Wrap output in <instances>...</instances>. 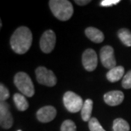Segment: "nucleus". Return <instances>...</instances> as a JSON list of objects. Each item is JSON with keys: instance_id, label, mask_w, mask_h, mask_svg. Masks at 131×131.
<instances>
[{"instance_id": "nucleus-5", "label": "nucleus", "mask_w": 131, "mask_h": 131, "mask_svg": "<svg viewBox=\"0 0 131 131\" xmlns=\"http://www.w3.org/2000/svg\"><path fill=\"white\" fill-rule=\"evenodd\" d=\"M36 78L40 84L53 87L56 84L57 78L54 73L44 67H39L36 69Z\"/></svg>"}, {"instance_id": "nucleus-8", "label": "nucleus", "mask_w": 131, "mask_h": 131, "mask_svg": "<svg viewBox=\"0 0 131 131\" xmlns=\"http://www.w3.org/2000/svg\"><path fill=\"white\" fill-rule=\"evenodd\" d=\"M82 62L84 69L88 72H93L97 67L98 58L96 52L92 49H88L83 52Z\"/></svg>"}, {"instance_id": "nucleus-24", "label": "nucleus", "mask_w": 131, "mask_h": 131, "mask_svg": "<svg viewBox=\"0 0 131 131\" xmlns=\"http://www.w3.org/2000/svg\"><path fill=\"white\" fill-rule=\"evenodd\" d=\"M18 131H21V130H18Z\"/></svg>"}, {"instance_id": "nucleus-15", "label": "nucleus", "mask_w": 131, "mask_h": 131, "mask_svg": "<svg viewBox=\"0 0 131 131\" xmlns=\"http://www.w3.org/2000/svg\"><path fill=\"white\" fill-rule=\"evenodd\" d=\"M13 100H14V102H15V106H16V108L19 110L20 112H24L29 107L28 101H27V99H26L25 95H23L22 94H19V93L15 94Z\"/></svg>"}, {"instance_id": "nucleus-18", "label": "nucleus", "mask_w": 131, "mask_h": 131, "mask_svg": "<svg viewBox=\"0 0 131 131\" xmlns=\"http://www.w3.org/2000/svg\"><path fill=\"white\" fill-rule=\"evenodd\" d=\"M89 128L90 131H106L95 117H91V119L89 121Z\"/></svg>"}, {"instance_id": "nucleus-23", "label": "nucleus", "mask_w": 131, "mask_h": 131, "mask_svg": "<svg viewBox=\"0 0 131 131\" xmlns=\"http://www.w3.org/2000/svg\"><path fill=\"white\" fill-rule=\"evenodd\" d=\"M75 3L78 5H81V6H83V5H86L90 3V0H75Z\"/></svg>"}, {"instance_id": "nucleus-17", "label": "nucleus", "mask_w": 131, "mask_h": 131, "mask_svg": "<svg viewBox=\"0 0 131 131\" xmlns=\"http://www.w3.org/2000/svg\"><path fill=\"white\" fill-rule=\"evenodd\" d=\"M129 124L126 120L123 118H117L113 121L112 131H129Z\"/></svg>"}, {"instance_id": "nucleus-2", "label": "nucleus", "mask_w": 131, "mask_h": 131, "mask_svg": "<svg viewBox=\"0 0 131 131\" xmlns=\"http://www.w3.org/2000/svg\"><path fill=\"white\" fill-rule=\"evenodd\" d=\"M49 8L54 17L60 20L66 21L72 17L73 6L67 0H50L49 2Z\"/></svg>"}, {"instance_id": "nucleus-14", "label": "nucleus", "mask_w": 131, "mask_h": 131, "mask_svg": "<svg viewBox=\"0 0 131 131\" xmlns=\"http://www.w3.org/2000/svg\"><path fill=\"white\" fill-rule=\"evenodd\" d=\"M93 110V101L87 99L83 103V106L81 110V117L84 122H89L91 119V113Z\"/></svg>"}, {"instance_id": "nucleus-11", "label": "nucleus", "mask_w": 131, "mask_h": 131, "mask_svg": "<svg viewBox=\"0 0 131 131\" xmlns=\"http://www.w3.org/2000/svg\"><path fill=\"white\" fill-rule=\"evenodd\" d=\"M124 99V95L122 91L113 90L107 92L104 95V101L111 106H118L123 102Z\"/></svg>"}, {"instance_id": "nucleus-9", "label": "nucleus", "mask_w": 131, "mask_h": 131, "mask_svg": "<svg viewBox=\"0 0 131 131\" xmlns=\"http://www.w3.org/2000/svg\"><path fill=\"white\" fill-rule=\"evenodd\" d=\"M0 124L5 129H10L13 125V117L9 110V105L5 101L0 103Z\"/></svg>"}, {"instance_id": "nucleus-6", "label": "nucleus", "mask_w": 131, "mask_h": 131, "mask_svg": "<svg viewBox=\"0 0 131 131\" xmlns=\"http://www.w3.org/2000/svg\"><path fill=\"white\" fill-rule=\"evenodd\" d=\"M56 35L54 31L48 30L45 31L43 35H42L40 41H39V45H40L41 50L45 54L50 53L53 51V49L56 46Z\"/></svg>"}, {"instance_id": "nucleus-13", "label": "nucleus", "mask_w": 131, "mask_h": 131, "mask_svg": "<svg viewBox=\"0 0 131 131\" xmlns=\"http://www.w3.org/2000/svg\"><path fill=\"white\" fill-rule=\"evenodd\" d=\"M124 67L122 66H117L116 67L109 70V72L106 73L107 80L112 83H115L119 81L121 78L124 77Z\"/></svg>"}, {"instance_id": "nucleus-19", "label": "nucleus", "mask_w": 131, "mask_h": 131, "mask_svg": "<svg viewBox=\"0 0 131 131\" xmlns=\"http://www.w3.org/2000/svg\"><path fill=\"white\" fill-rule=\"evenodd\" d=\"M61 131H77L75 123L72 120H65L61 126Z\"/></svg>"}, {"instance_id": "nucleus-1", "label": "nucleus", "mask_w": 131, "mask_h": 131, "mask_svg": "<svg viewBox=\"0 0 131 131\" xmlns=\"http://www.w3.org/2000/svg\"><path fill=\"white\" fill-rule=\"evenodd\" d=\"M32 43V34L27 27H20L10 38V46L16 54H23L29 50Z\"/></svg>"}, {"instance_id": "nucleus-7", "label": "nucleus", "mask_w": 131, "mask_h": 131, "mask_svg": "<svg viewBox=\"0 0 131 131\" xmlns=\"http://www.w3.org/2000/svg\"><path fill=\"white\" fill-rule=\"evenodd\" d=\"M100 57H101V61L102 65L107 69L111 70L117 67V62L114 57V49L112 46H104L101 49Z\"/></svg>"}, {"instance_id": "nucleus-12", "label": "nucleus", "mask_w": 131, "mask_h": 131, "mask_svg": "<svg viewBox=\"0 0 131 131\" xmlns=\"http://www.w3.org/2000/svg\"><path fill=\"white\" fill-rule=\"evenodd\" d=\"M85 35L87 36V38L91 40L92 42L95 43H102L104 40V34L101 31L95 27H88L85 29Z\"/></svg>"}, {"instance_id": "nucleus-10", "label": "nucleus", "mask_w": 131, "mask_h": 131, "mask_svg": "<svg viewBox=\"0 0 131 131\" xmlns=\"http://www.w3.org/2000/svg\"><path fill=\"white\" fill-rule=\"evenodd\" d=\"M56 109L52 106L41 107L37 112V118L41 123H49L54 119L56 117Z\"/></svg>"}, {"instance_id": "nucleus-4", "label": "nucleus", "mask_w": 131, "mask_h": 131, "mask_svg": "<svg viewBox=\"0 0 131 131\" xmlns=\"http://www.w3.org/2000/svg\"><path fill=\"white\" fill-rule=\"evenodd\" d=\"M63 103L68 112L76 113L82 110L84 102L81 96L72 91H67L63 95Z\"/></svg>"}, {"instance_id": "nucleus-22", "label": "nucleus", "mask_w": 131, "mask_h": 131, "mask_svg": "<svg viewBox=\"0 0 131 131\" xmlns=\"http://www.w3.org/2000/svg\"><path fill=\"white\" fill-rule=\"evenodd\" d=\"M120 2V0H102L100 3L102 7H111L112 5H116Z\"/></svg>"}, {"instance_id": "nucleus-16", "label": "nucleus", "mask_w": 131, "mask_h": 131, "mask_svg": "<svg viewBox=\"0 0 131 131\" xmlns=\"http://www.w3.org/2000/svg\"><path fill=\"white\" fill-rule=\"evenodd\" d=\"M117 36L121 42L127 47H131V32L126 28H122L117 32Z\"/></svg>"}, {"instance_id": "nucleus-20", "label": "nucleus", "mask_w": 131, "mask_h": 131, "mask_svg": "<svg viewBox=\"0 0 131 131\" xmlns=\"http://www.w3.org/2000/svg\"><path fill=\"white\" fill-rule=\"evenodd\" d=\"M122 86H123V88L126 89V90L131 89V71L128 72L126 74L124 75V77L123 78Z\"/></svg>"}, {"instance_id": "nucleus-3", "label": "nucleus", "mask_w": 131, "mask_h": 131, "mask_svg": "<svg viewBox=\"0 0 131 131\" xmlns=\"http://www.w3.org/2000/svg\"><path fill=\"white\" fill-rule=\"evenodd\" d=\"M14 83L16 88L20 90V92H21L23 95L27 96V97L33 96L35 90H34L32 81L26 72H20L16 73L15 76Z\"/></svg>"}, {"instance_id": "nucleus-21", "label": "nucleus", "mask_w": 131, "mask_h": 131, "mask_svg": "<svg viewBox=\"0 0 131 131\" xmlns=\"http://www.w3.org/2000/svg\"><path fill=\"white\" fill-rule=\"evenodd\" d=\"M9 97V91L5 87V86L1 83L0 84V100L1 101H5Z\"/></svg>"}]
</instances>
